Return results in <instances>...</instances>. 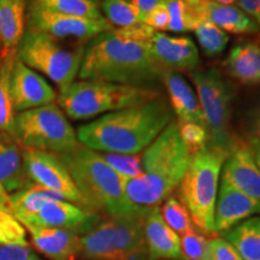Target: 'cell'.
Instances as JSON below:
<instances>
[{"label":"cell","instance_id":"cell-7","mask_svg":"<svg viewBox=\"0 0 260 260\" xmlns=\"http://www.w3.org/2000/svg\"><path fill=\"white\" fill-rule=\"evenodd\" d=\"M80 255L87 260H149L144 216L100 219L80 236Z\"/></svg>","mask_w":260,"mask_h":260},{"label":"cell","instance_id":"cell-2","mask_svg":"<svg viewBox=\"0 0 260 260\" xmlns=\"http://www.w3.org/2000/svg\"><path fill=\"white\" fill-rule=\"evenodd\" d=\"M162 71L152 57L149 44L123 39L113 28L86 45L77 77L157 89Z\"/></svg>","mask_w":260,"mask_h":260},{"label":"cell","instance_id":"cell-31","mask_svg":"<svg viewBox=\"0 0 260 260\" xmlns=\"http://www.w3.org/2000/svg\"><path fill=\"white\" fill-rule=\"evenodd\" d=\"M160 213L164 218L165 223L174 230L177 235H184V234L198 230L195 228L190 214L184 205L178 200V198L170 195L162 201Z\"/></svg>","mask_w":260,"mask_h":260},{"label":"cell","instance_id":"cell-17","mask_svg":"<svg viewBox=\"0 0 260 260\" xmlns=\"http://www.w3.org/2000/svg\"><path fill=\"white\" fill-rule=\"evenodd\" d=\"M222 171V180L260 201V170L249 144L237 140L224 162Z\"/></svg>","mask_w":260,"mask_h":260},{"label":"cell","instance_id":"cell-6","mask_svg":"<svg viewBox=\"0 0 260 260\" xmlns=\"http://www.w3.org/2000/svg\"><path fill=\"white\" fill-rule=\"evenodd\" d=\"M229 152L207 147L191 155L189 167L178 186V200L190 214L195 228L203 234H214L213 219L218 184Z\"/></svg>","mask_w":260,"mask_h":260},{"label":"cell","instance_id":"cell-27","mask_svg":"<svg viewBox=\"0 0 260 260\" xmlns=\"http://www.w3.org/2000/svg\"><path fill=\"white\" fill-rule=\"evenodd\" d=\"M57 200L65 199L59 194L54 193L47 188L31 183V182L22 189L10 194L12 214L17 219L35 213L42 205L46 203Z\"/></svg>","mask_w":260,"mask_h":260},{"label":"cell","instance_id":"cell-42","mask_svg":"<svg viewBox=\"0 0 260 260\" xmlns=\"http://www.w3.org/2000/svg\"><path fill=\"white\" fill-rule=\"evenodd\" d=\"M235 4L260 25V0H236Z\"/></svg>","mask_w":260,"mask_h":260},{"label":"cell","instance_id":"cell-16","mask_svg":"<svg viewBox=\"0 0 260 260\" xmlns=\"http://www.w3.org/2000/svg\"><path fill=\"white\" fill-rule=\"evenodd\" d=\"M254 214H260V201L236 189L224 180L220 181L214 206V234L225 233Z\"/></svg>","mask_w":260,"mask_h":260},{"label":"cell","instance_id":"cell-35","mask_svg":"<svg viewBox=\"0 0 260 260\" xmlns=\"http://www.w3.org/2000/svg\"><path fill=\"white\" fill-rule=\"evenodd\" d=\"M180 136L191 155L209 147V133L205 125L193 122L177 121Z\"/></svg>","mask_w":260,"mask_h":260},{"label":"cell","instance_id":"cell-22","mask_svg":"<svg viewBox=\"0 0 260 260\" xmlns=\"http://www.w3.org/2000/svg\"><path fill=\"white\" fill-rule=\"evenodd\" d=\"M29 183L21 145L12 135L0 133V187L10 195Z\"/></svg>","mask_w":260,"mask_h":260},{"label":"cell","instance_id":"cell-39","mask_svg":"<svg viewBox=\"0 0 260 260\" xmlns=\"http://www.w3.org/2000/svg\"><path fill=\"white\" fill-rule=\"evenodd\" d=\"M169 22H170V15L165 6L164 2L152 10L149 15L145 18L144 23L147 24L155 31H167Z\"/></svg>","mask_w":260,"mask_h":260},{"label":"cell","instance_id":"cell-36","mask_svg":"<svg viewBox=\"0 0 260 260\" xmlns=\"http://www.w3.org/2000/svg\"><path fill=\"white\" fill-rule=\"evenodd\" d=\"M0 245L29 246L25 228L10 212L0 211Z\"/></svg>","mask_w":260,"mask_h":260},{"label":"cell","instance_id":"cell-37","mask_svg":"<svg viewBox=\"0 0 260 260\" xmlns=\"http://www.w3.org/2000/svg\"><path fill=\"white\" fill-rule=\"evenodd\" d=\"M0 260H40L29 246L0 245Z\"/></svg>","mask_w":260,"mask_h":260},{"label":"cell","instance_id":"cell-15","mask_svg":"<svg viewBox=\"0 0 260 260\" xmlns=\"http://www.w3.org/2000/svg\"><path fill=\"white\" fill-rule=\"evenodd\" d=\"M149 50L155 63L162 69L193 71L199 67V50L189 37H175L164 31H154Z\"/></svg>","mask_w":260,"mask_h":260},{"label":"cell","instance_id":"cell-28","mask_svg":"<svg viewBox=\"0 0 260 260\" xmlns=\"http://www.w3.org/2000/svg\"><path fill=\"white\" fill-rule=\"evenodd\" d=\"M28 6L73 17L102 19L99 0H27Z\"/></svg>","mask_w":260,"mask_h":260},{"label":"cell","instance_id":"cell-23","mask_svg":"<svg viewBox=\"0 0 260 260\" xmlns=\"http://www.w3.org/2000/svg\"><path fill=\"white\" fill-rule=\"evenodd\" d=\"M224 67L228 74L246 86L260 84V46L252 41H242L232 47Z\"/></svg>","mask_w":260,"mask_h":260},{"label":"cell","instance_id":"cell-18","mask_svg":"<svg viewBox=\"0 0 260 260\" xmlns=\"http://www.w3.org/2000/svg\"><path fill=\"white\" fill-rule=\"evenodd\" d=\"M144 234L149 260H184L180 235L165 223L159 206L144 214Z\"/></svg>","mask_w":260,"mask_h":260},{"label":"cell","instance_id":"cell-19","mask_svg":"<svg viewBox=\"0 0 260 260\" xmlns=\"http://www.w3.org/2000/svg\"><path fill=\"white\" fill-rule=\"evenodd\" d=\"M161 83L168 90L169 104L177 121L193 122L205 125V119L197 93L178 71L164 69Z\"/></svg>","mask_w":260,"mask_h":260},{"label":"cell","instance_id":"cell-21","mask_svg":"<svg viewBox=\"0 0 260 260\" xmlns=\"http://www.w3.org/2000/svg\"><path fill=\"white\" fill-rule=\"evenodd\" d=\"M27 0H0V60L16 56L27 28Z\"/></svg>","mask_w":260,"mask_h":260},{"label":"cell","instance_id":"cell-26","mask_svg":"<svg viewBox=\"0 0 260 260\" xmlns=\"http://www.w3.org/2000/svg\"><path fill=\"white\" fill-rule=\"evenodd\" d=\"M205 3L204 0H164L170 15L167 31H193L200 23L207 21Z\"/></svg>","mask_w":260,"mask_h":260},{"label":"cell","instance_id":"cell-46","mask_svg":"<svg viewBox=\"0 0 260 260\" xmlns=\"http://www.w3.org/2000/svg\"><path fill=\"white\" fill-rule=\"evenodd\" d=\"M204 2H216V0H204Z\"/></svg>","mask_w":260,"mask_h":260},{"label":"cell","instance_id":"cell-4","mask_svg":"<svg viewBox=\"0 0 260 260\" xmlns=\"http://www.w3.org/2000/svg\"><path fill=\"white\" fill-rule=\"evenodd\" d=\"M58 155L93 212H104L109 217L144 216L146 213L147 210H140L128 200L124 181L99 152L80 144L73 151Z\"/></svg>","mask_w":260,"mask_h":260},{"label":"cell","instance_id":"cell-11","mask_svg":"<svg viewBox=\"0 0 260 260\" xmlns=\"http://www.w3.org/2000/svg\"><path fill=\"white\" fill-rule=\"evenodd\" d=\"M23 168L28 180L31 183L47 188L59 194L65 200L84 210H89L88 205L75 186L73 178L59 155L40 149L22 147Z\"/></svg>","mask_w":260,"mask_h":260},{"label":"cell","instance_id":"cell-14","mask_svg":"<svg viewBox=\"0 0 260 260\" xmlns=\"http://www.w3.org/2000/svg\"><path fill=\"white\" fill-rule=\"evenodd\" d=\"M12 106L16 115L56 103L57 94L44 77L16 58L10 81Z\"/></svg>","mask_w":260,"mask_h":260},{"label":"cell","instance_id":"cell-12","mask_svg":"<svg viewBox=\"0 0 260 260\" xmlns=\"http://www.w3.org/2000/svg\"><path fill=\"white\" fill-rule=\"evenodd\" d=\"M113 27L105 18L89 19L73 17L53 12L44 11L28 6L27 28L25 30L46 34L57 40L74 39L80 42H88L102 32L109 31Z\"/></svg>","mask_w":260,"mask_h":260},{"label":"cell","instance_id":"cell-25","mask_svg":"<svg viewBox=\"0 0 260 260\" xmlns=\"http://www.w3.org/2000/svg\"><path fill=\"white\" fill-rule=\"evenodd\" d=\"M220 235L242 260H260V217H249Z\"/></svg>","mask_w":260,"mask_h":260},{"label":"cell","instance_id":"cell-44","mask_svg":"<svg viewBox=\"0 0 260 260\" xmlns=\"http://www.w3.org/2000/svg\"><path fill=\"white\" fill-rule=\"evenodd\" d=\"M248 144H249V146H251V148L253 151V155H254V159H255V162L260 170V140L249 138Z\"/></svg>","mask_w":260,"mask_h":260},{"label":"cell","instance_id":"cell-10","mask_svg":"<svg viewBox=\"0 0 260 260\" xmlns=\"http://www.w3.org/2000/svg\"><path fill=\"white\" fill-rule=\"evenodd\" d=\"M209 133V147L232 151L236 138L230 132V116L234 92L216 68L190 74Z\"/></svg>","mask_w":260,"mask_h":260},{"label":"cell","instance_id":"cell-20","mask_svg":"<svg viewBox=\"0 0 260 260\" xmlns=\"http://www.w3.org/2000/svg\"><path fill=\"white\" fill-rule=\"evenodd\" d=\"M32 246L51 260H75L80 255V236L75 230L58 228H25Z\"/></svg>","mask_w":260,"mask_h":260},{"label":"cell","instance_id":"cell-30","mask_svg":"<svg viewBox=\"0 0 260 260\" xmlns=\"http://www.w3.org/2000/svg\"><path fill=\"white\" fill-rule=\"evenodd\" d=\"M204 56L216 58L223 53L229 42V35L211 21H205L193 30Z\"/></svg>","mask_w":260,"mask_h":260},{"label":"cell","instance_id":"cell-3","mask_svg":"<svg viewBox=\"0 0 260 260\" xmlns=\"http://www.w3.org/2000/svg\"><path fill=\"white\" fill-rule=\"evenodd\" d=\"M191 159L176 121L142 152V175L124 180L128 200L140 210L157 207L180 186Z\"/></svg>","mask_w":260,"mask_h":260},{"label":"cell","instance_id":"cell-34","mask_svg":"<svg viewBox=\"0 0 260 260\" xmlns=\"http://www.w3.org/2000/svg\"><path fill=\"white\" fill-rule=\"evenodd\" d=\"M181 251L184 260H212L210 240L199 230L180 236Z\"/></svg>","mask_w":260,"mask_h":260},{"label":"cell","instance_id":"cell-38","mask_svg":"<svg viewBox=\"0 0 260 260\" xmlns=\"http://www.w3.org/2000/svg\"><path fill=\"white\" fill-rule=\"evenodd\" d=\"M212 260H242L236 249L223 237H213L210 240Z\"/></svg>","mask_w":260,"mask_h":260},{"label":"cell","instance_id":"cell-43","mask_svg":"<svg viewBox=\"0 0 260 260\" xmlns=\"http://www.w3.org/2000/svg\"><path fill=\"white\" fill-rule=\"evenodd\" d=\"M0 211L12 213L11 201H10V195L0 187Z\"/></svg>","mask_w":260,"mask_h":260},{"label":"cell","instance_id":"cell-8","mask_svg":"<svg viewBox=\"0 0 260 260\" xmlns=\"http://www.w3.org/2000/svg\"><path fill=\"white\" fill-rule=\"evenodd\" d=\"M84 47L81 45L70 48L46 34L25 30L16 58L30 69L46 75L63 92L79 75Z\"/></svg>","mask_w":260,"mask_h":260},{"label":"cell","instance_id":"cell-13","mask_svg":"<svg viewBox=\"0 0 260 260\" xmlns=\"http://www.w3.org/2000/svg\"><path fill=\"white\" fill-rule=\"evenodd\" d=\"M17 220L24 228L71 229L82 235L98 224L100 216L96 212L84 210L67 200H57L42 205L35 213Z\"/></svg>","mask_w":260,"mask_h":260},{"label":"cell","instance_id":"cell-33","mask_svg":"<svg viewBox=\"0 0 260 260\" xmlns=\"http://www.w3.org/2000/svg\"><path fill=\"white\" fill-rule=\"evenodd\" d=\"M100 155L124 180L136 178L142 175V153L121 154L103 152Z\"/></svg>","mask_w":260,"mask_h":260},{"label":"cell","instance_id":"cell-29","mask_svg":"<svg viewBox=\"0 0 260 260\" xmlns=\"http://www.w3.org/2000/svg\"><path fill=\"white\" fill-rule=\"evenodd\" d=\"M16 60V56H10L0 63V133L14 136L15 117L10 90L11 73Z\"/></svg>","mask_w":260,"mask_h":260},{"label":"cell","instance_id":"cell-45","mask_svg":"<svg viewBox=\"0 0 260 260\" xmlns=\"http://www.w3.org/2000/svg\"><path fill=\"white\" fill-rule=\"evenodd\" d=\"M216 2L224 5H234L236 3V0H216Z\"/></svg>","mask_w":260,"mask_h":260},{"label":"cell","instance_id":"cell-32","mask_svg":"<svg viewBox=\"0 0 260 260\" xmlns=\"http://www.w3.org/2000/svg\"><path fill=\"white\" fill-rule=\"evenodd\" d=\"M100 10L104 18L113 28H124L140 23L138 11L129 0H102Z\"/></svg>","mask_w":260,"mask_h":260},{"label":"cell","instance_id":"cell-1","mask_svg":"<svg viewBox=\"0 0 260 260\" xmlns=\"http://www.w3.org/2000/svg\"><path fill=\"white\" fill-rule=\"evenodd\" d=\"M174 117L169 100L159 95L79 126L77 140L84 147L99 153L139 154L174 122Z\"/></svg>","mask_w":260,"mask_h":260},{"label":"cell","instance_id":"cell-9","mask_svg":"<svg viewBox=\"0 0 260 260\" xmlns=\"http://www.w3.org/2000/svg\"><path fill=\"white\" fill-rule=\"evenodd\" d=\"M14 138L21 147L56 154L67 153L80 145L76 132L56 103L17 113Z\"/></svg>","mask_w":260,"mask_h":260},{"label":"cell","instance_id":"cell-41","mask_svg":"<svg viewBox=\"0 0 260 260\" xmlns=\"http://www.w3.org/2000/svg\"><path fill=\"white\" fill-rule=\"evenodd\" d=\"M133 6L136 9L139 14V22L144 23L145 18L149 15V12L153 10L155 6L161 4L164 0H129Z\"/></svg>","mask_w":260,"mask_h":260},{"label":"cell","instance_id":"cell-40","mask_svg":"<svg viewBox=\"0 0 260 260\" xmlns=\"http://www.w3.org/2000/svg\"><path fill=\"white\" fill-rule=\"evenodd\" d=\"M246 124L249 138L260 140V104L249 111Z\"/></svg>","mask_w":260,"mask_h":260},{"label":"cell","instance_id":"cell-24","mask_svg":"<svg viewBox=\"0 0 260 260\" xmlns=\"http://www.w3.org/2000/svg\"><path fill=\"white\" fill-rule=\"evenodd\" d=\"M205 15L207 21L225 31L226 34H254L260 30V25L252 17L245 14L239 6L224 5L217 2L205 3Z\"/></svg>","mask_w":260,"mask_h":260},{"label":"cell","instance_id":"cell-5","mask_svg":"<svg viewBox=\"0 0 260 260\" xmlns=\"http://www.w3.org/2000/svg\"><path fill=\"white\" fill-rule=\"evenodd\" d=\"M159 95L160 94L154 88L81 80L75 81L67 89L59 92L58 106L71 119L81 121L139 105Z\"/></svg>","mask_w":260,"mask_h":260}]
</instances>
